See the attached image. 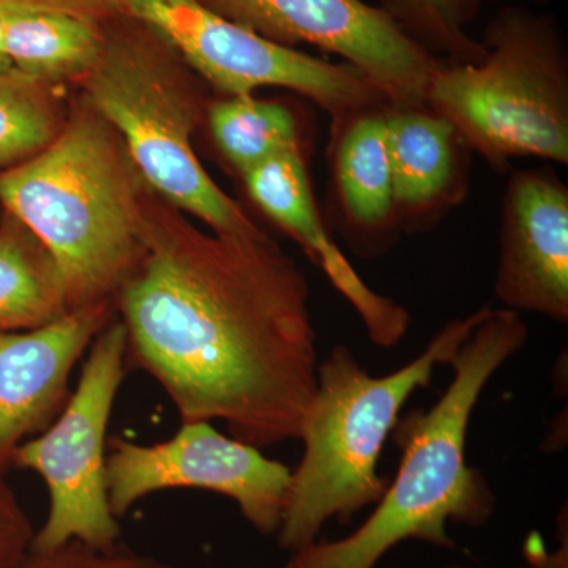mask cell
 <instances>
[{"label":"cell","instance_id":"12","mask_svg":"<svg viewBox=\"0 0 568 568\" xmlns=\"http://www.w3.org/2000/svg\"><path fill=\"white\" fill-rule=\"evenodd\" d=\"M114 302L71 310L32 331H0V470L39 436L70 398L74 365L111 323Z\"/></svg>","mask_w":568,"mask_h":568},{"label":"cell","instance_id":"21","mask_svg":"<svg viewBox=\"0 0 568 568\" xmlns=\"http://www.w3.org/2000/svg\"><path fill=\"white\" fill-rule=\"evenodd\" d=\"M11 568H174L162 559L122 547L97 548L80 540L50 549L31 548Z\"/></svg>","mask_w":568,"mask_h":568},{"label":"cell","instance_id":"27","mask_svg":"<svg viewBox=\"0 0 568 568\" xmlns=\"http://www.w3.org/2000/svg\"><path fill=\"white\" fill-rule=\"evenodd\" d=\"M446 568H463V567H459V566H450V567H446Z\"/></svg>","mask_w":568,"mask_h":568},{"label":"cell","instance_id":"23","mask_svg":"<svg viewBox=\"0 0 568 568\" xmlns=\"http://www.w3.org/2000/svg\"><path fill=\"white\" fill-rule=\"evenodd\" d=\"M0 7L59 11L99 24L125 17V0H0Z\"/></svg>","mask_w":568,"mask_h":568},{"label":"cell","instance_id":"7","mask_svg":"<svg viewBox=\"0 0 568 568\" xmlns=\"http://www.w3.org/2000/svg\"><path fill=\"white\" fill-rule=\"evenodd\" d=\"M125 366V327L111 321L89 347L80 384L61 414L14 454L13 466L36 470L50 491V514L31 548L71 540L110 548L121 540L108 497L106 432Z\"/></svg>","mask_w":568,"mask_h":568},{"label":"cell","instance_id":"9","mask_svg":"<svg viewBox=\"0 0 568 568\" xmlns=\"http://www.w3.org/2000/svg\"><path fill=\"white\" fill-rule=\"evenodd\" d=\"M291 474L261 448L224 436L211 422H185L171 439L153 446L112 439L106 457L110 506L121 518L152 493L201 488L233 499L257 532L274 536L282 525Z\"/></svg>","mask_w":568,"mask_h":568},{"label":"cell","instance_id":"11","mask_svg":"<svg viewBox=\"0 0 568 568\" xmlns=\"http://www.w3.org/2000/svg\"><path fill=\"white\" fill-rule=\"evenodd\" d=\"M495 295L503 308L567 324L568 186L549 164L508 178Z\"/></svg>","mask_w":568,"mask_h":568},{"label":"cell","instance_id":"16","mask_svg":"<svg viewBox=\"0 0 568 568\" xmlns=\"http://www.w3.org/2000/svg\"><path fill=\"white\" fill-rule=\"evenodd\" d=\"M2 48L14 70L48 82L84 78L99 59V22L59 11L0 7Z\"/></svg>","mask_w":568,"mask_h":568},{"label":"cell","instance_id":"15","mask_svg":"<svg viewBox=\"0 0 568 568\" xmlns=\"http://www.w3.org/2000/svg\"><path fill=\"white\" fill-rule=\"evenodd\" d=\"M386 106L332 121V194L338 231L355 254L381 256L402 234L387 148Z\"/></svg>","mask_w":568,"mask_h":568},{"label":"cell","instance_id":"1","mask_svg":"<svg viewBox=\"0 0 568 568\" xmlns=\"http://www.w3.org/2000/svg\"><path fill=\"white\" fill-rule=\"evenodd\" d=\"M310 295L261 227L207 233L151 190L141 263L114 301L126 364L159 381L182 424L222 420L257 448L298 439L320 365Z\"/></svg>","mask_w":568,"mask_h":568},{"label":"cell","instance_id":"18","mask_svg":"<svg viewBox=\"0 0 568 568\" xmlns=\"http://www.w3.org/2000/svg\"><path fill=\"white\" fill-rule=\"evenodd\" d=\"M207 118L216 148L241 175L278 153L304 151L297 115L274 100L226 97L211 104Z\"/></svg>","mask_w":568,"mask_h":568},{"label":"cell","instance_id":"6","mask_svg":"<svg viewBox=\"0 0 568 568\" xmlns=\"http://www.w3.org/2000/svg\"><path fill=\"white\" fill-rule=\"evenodd\" d=\"M103 31L88 71L84 100L121 136L142 181L156 196L215 233L257 230L244 209L212 181L193 148L200 95L178 52L141 22Z\"/></svg>","mask_w":568,"mask_h":568},{"label":"cell","instance_id":"24","mask_svg":"<svg viewBox=\"0 0 568 568\" xmlns=\"http://www.w3.org/2000/svg\"><path fill=\"white\" fill-rule=\"evenodd\" d=\"M559 548L555 552H548L538 534H532L526 541L525 555L530 568H568V529L567 508L558 518Z\"/></svg>","mask_w":568,"mask_h":568},{"label":"cell","instance_id":"8","mask_svg":"<svg viewBox=\"0 0 568 568\" xmlns=\"http://www.w3.org/2000/svg\"><path fill=\"white\" fill-rule=\"evenodd\" d=\"M125 17L155 32L186 67L226 97L253 95L261 88L290 89L316 103L332 121L387 103L351 63L324 61L264 39L201 0H125Z\"/></svg>","mask_w":568,"mask_h":568},{"label":"cell","instance_id":"5","mask_svg":"<svg viewBox=\"0 0 568 568\" xmlns=\"http://www.w3.org/2000/svg\"><path fill=\"white\" fill-rule=\"evenodd\" d=\"M478 40L484 59L440 63L426 106L497 173L523 156L568 164V47L555 14L506 6Z\"/></svg>","mask_w":568,"mask_h":568},{"label":"cell","instance_id":"22","mask_svg":"<svg viewBox=\"0 0 568 568\" xmlns=\"http://www.w3.org/2000/svg\"><path fill=\"white\" fill-rule=\"evenodd\" d=\"M0 470V568L17 566L32 547L36 530Z\"/></svg>","mask_w":568,"mask_h":568},{"label":"cell","instance_id":"3","mask_svg":"<svg viewBox=\"0 0 568 568\" xmlns=\"http://www.w3.org/2000/svg\"><path fill=\"white\" fill-rule=\"evenodd\" d=\"M149 189L125 145L82 100L54 140L0 171V203L47 246L70 310L114 302L142 257Z\"/></svg>","mask_w":568,"mask_h":568},{"label":"cell","instance_id":"26","mask_svg":"<svg viewBox=\"0 0 568 568\" xmlns=\"http://www.w3.org/2000/svg\"><path fill=\"white\" fill-rule=\"evenodd\" d=\"M487 2H500V0H487ZM529 2L536 3V6H547L551 0H529Z\"/></svg>","mask_w":568,"mask_h":568},{"label":"cell","instance_id":"20","mask_svg":"<svg viewBox=\"0 0 568 568\" xmlns=\"http://www.w3.org/2000/svg\"><path fill=\"white\" fill-rule=\"evenodd\" d=\"M62 129L51 84L0 71V171L31 159Z\"/></svg>","mask_w":568,"mask_h":568},{"label":"cell","instance_id":"14","mask_svg":"<svg viewBox=\"0 0 568 568\" xmlns=\"http://www.w3.org/2000/svg\"><path fill=\"white\" fill-rule=\"evenodd\" d=\"M396 220L418 233L463 203L469 148L447 119L428 106H386Z\"/></svg>","mask_w":568,"mask_h":568},{"label":"cell","instance_id":"2","mask_svg":"<svg viewBox=\"0 0 568 568\" xmlns=\"http://www.w3.org/2000/svg\"><path fill=\"white\" fill-rule=\"evenodd\" d=\"M528 338L521 313L491 310L455 354L448 365L454 379L432 409L396 422L392 433L402 462L376 510L351 536L293 552L286 568H375L405 540L457 547L448 523L487 525L496 496L480 470L467 465V428L484 388Z\"/></svg>","mask_w":568,"mask_h":568},{"label":"cell","instance_id":"19","mask_svg":"<svg viewBox=\"0 0 568 568\" xmlns=\"http://www.w3.org/2000/svg\"><path fill=\"white\" fill-rule=\"evenodd\" d=\"M487 0H377V7L422 50L454 63H477L485 48L469 33Z\"/></svg>","mask_w":568,"mask_h":568},{"label":"cell","instance_id":"17","mask_svg":"<svg viewBox=\"0 0 568 568\" xmlns=\"http://www.w3.org/2000/svg\"><path fill=\"white\" fill-rule=\"evenodd\" d=\"M71 312L47 246L11 213L0 216V331L43 327Z\"/></svg>","mask_w":568,"mask_h":568},{"label":"cell","instance_id":"10","mask_svg":"<svg viewBox=\"0 0 568 568\" xmlns=\"http://www.w3.org/2000/svg\"><path fill=\"white\" fill-rule=\"evenodd\" d=\"M283 47L320 48L373 82L388 106H426L443 59L422 50L377 6L364 0H201Z\"/></svg>","mask_w":568,"mask_h":568},{"label":"cell","instance_id":"4","mask_svg":"<svg viewBox=\"0 0 568 568\" xmlns=\"http://www.w3.org/2000/svg\"><path fill=\"white\" fill-rule=\"evenodd\" d=\"M484 305L444 325L413 362L386 376H372L349 347L338 345L317 365L316 390L301 436L304 457L291 474L278 544L301 551L317 541L331 519L349 521L376 506L387 489L377 474L383 448L407 399L428 387L439 365H450L478 324Z\"/></svg>","mask_w":568,"mask_h":568},{"label":"cell","instance_id":"13","mask_svg":"<svg viewBox=\"0 0 568 568\" xmlns=\"http://www.w3.org/2000/svg\"><path fill=\"white\" fill-rule=\"evenodd\" d=\"M242 179L253 203L305 250L353 305L369 342L379 347L399 345L409 328L410 313L394 298L372 290L335 244L317 209L304 151L278 153L246 171Z\"/></svg>","mask_w":568,"mask_h":568},{"label":"cell","instance_id":"25","mask_svg":"<svg viewBox=\"0 0 568 568\" xmlns=\"http://www.w3.org/2000/svg\"><path fill=\"white\" fill-rule=\"evenodd\" d=\"M13 67L10 65V62L7 61L6 54H3L2 48V29H0V71L11 70Z\"/></svg>","mask_w":568,"mask_h":568}]
</instances>
